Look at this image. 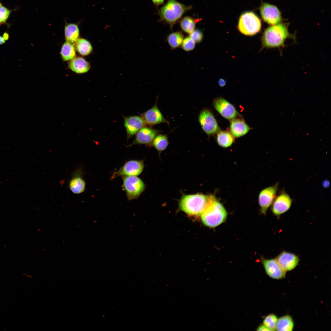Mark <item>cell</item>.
Masks as SVG:
<instances>
[{
	"label": "cell",
	"instance_id": "obj_1",
	"mask_svg": "<svg viewBox=\"0 0 331 331\" xmlns=\"http://www.w3.org/2000/svg\"><path fill=\"white\" fill-rule=\"evenodd\" d=\"M212 195H183L179 202L180 209L191 216L201 215L215 199Z\"/></svg>",
	"mask_w": 331,
	"mask_h": 331
},
{
	"label": "cell",
	"instance_id": "obj_2",
	"mask_svg": "<svg viewBox=\"0 0 331 331\" xmlns=\"http://www.w3.org/2000/svg\"><path fill=\"white\" fill-rule=\"evenodd\" d=\"M288 26L287 23H280L267 28L262 37L263 47L280 48L284 46L287 39L292 38L295 40V35L290 33L288 31Z\"/></svg>",
	"mask_w": 331,
	"mask_h": 331
},
{
	"label": "cell",
	"instance_id": "obj_3",
	"mask_svg": "<svg viewBox=\"0 0 331 331\" xmlns=\"http://www.w3.org/2000/svg\"><path fill=\"white\" fill-rule=\"evenodd\" d=\"M191 6H186L176 0H168L159 11L160 21L168 24L172 29L183 15L191 10Z\"/></svg>",
	"mask_w": 331,
	"mask_h": 331
},
{
	"label": "cell",
	"instance_id": "obj_4",
	"mask_svg": "<svg viewBox=\"0 0 331 331\" xmlns=\"http://www.w3.org/2000/svg\"><path fill=\"white\" fill-rule=\"evenodd\" d=\"M226 211L223 205L215 199L201 215L204 225L211 228L220 225L226 220Z\"/></svg>",
	"mask_w": 331,
	"mask_h": 331
},
{
	"label": "cell",
	"instance_id": "obj_5",
	"mask_svg": "<svg viewBox=\"0 0 331 331\" xmlns=\"http://www.w3.org/2000/svg\"><path fill=\"white\" fill-rule=\"evenodd\" d=\"M261 27V21L254 13L247 12L241 16L238 28L242 34L246 35H253L260 31Z\"/></svg>",
	"mask_w": 331,
	"mask_h": 331
},
{
	"label": "cell",
	"instance_id": "obj_6",
	"mask_svg": "<svg viewBox=\"0 0 331 331\" xmlns=\"http://www.w3.org/2000/svg\"><path fill=\"white\" fill-rule=\"evenodd\" d=\"M122 189L128 200L138 199L146 188L143 181L137 176L122 177Z\"/></svg>",
	"mask_w": 331,
	"mask_h": 331
},
{
	"label": "cell",
	"instance_id": "obj_7",
	"mask_svg": "<svg viewBox=\"0 0 331 331\" xmlns=\"http://www.w3.org/2000/svg\"><path fill=\"white\" fill-rule=\"evenodd\" d=\"M144 167L143 160H131L126 162L110 177L113 180L119 176H138L142 172Z\"/></svg>",
	"mask_w": 331,
	"mask_h": 331
},
{
	"label": "cell",
	"instance_id": "obj_8",
	"mask_svg": "<svg viewBox=\"0 0 331 331\" xmlns=\"http://www.w3.org/2000/svg\"><path fill=\"white\" fill-rule=\"evenodd\" d=\"M198 119L202 128L207 135H212L218 132L219 125L213 114L209 109H203L199 115Z\"/></svg>",
	"mask_w": 331,
	"mask_h": 331
},
{
	"label": "cell",
	"instance_id": "obj_9",
	"mask_svg": "<svg viewBox=\"0 0 331 331\" xmlns=\"http://www.w3.org/2000/svg\"><path fill=\"white\" fill-rule=\"evenodd\" d=\"M279 183L263 189L260 192L258 197L259 203L261 213L265 214L269 207L272 204L276 197Z\"/></svg>",
	"mask_w": 331,
	"mask_h": 331
},
{
	"label": "cell",
	"instance_id": "obj_10",
	"mask_svg": "<svg viewBox=\"0 0 331 331\" xmlns=\"http://www.w3.org/2000/svg\"><path fill=\"white\" fill-rule=\"evenodd\" d=\"M260 11L262 18L268 24L272 25L281 23V14L276 6L264 3L261 6Z\"/></svg>",
	"mask_w": 331,
	"mask_h": 331
},
{
	"label": "cell",
	"instance_id": "obj_11",
	"mask_svg": "<svg viewBox=\"0 0 331 331\" xmlns=\"http://www.w3.org/2000/svg\"><path fill=\"white\" fill-rule=\"evenodd\" d=\"M213 105L215 109L223 117L231 120L238 115L234 107L225 99L219 97L214 99Z\"/></svg>",
	"mask_w": 331,
	"mask_h": 331
},
{
	"label": "cell",
	"instance_id": "obj_12",
	"mask_svg": "<svg viewBox=\"0 0 331 331\" xmlns=\"http://www.w3.org/2000/svg\"><path fill=\"white\" fill-rule=\"evenodd\" d=\"M157 102V101L152 108L142 114L141 116L146 124L149 126H152L162 123H166L169 125V122L164 117L159 109Z\"/></svg>",
	"mask_w": 331,
	"mask_h": 331
},
{
	"label": "cell",
	"instance_id": "obj_13",
	"mask_svg": "<svg viewBox=\"0 0 331 331\" xmlns=\"http://www.w3.org/2000/svg\"><path fill=\"white\" fill-rule=\"evenodd\" d=\"M292 203V200L290 196L285 192H282L275 197L272 203V213L276 216L280 215L290 209Z\"/></svg>",
	"mask_w": 331,
	"mask_h": 331
},
{
	"label": "cell",
	"instance_id": "obj_14",
	"mask_svg": "<svg viewBox=\"0 0 331 331\" xmlns=\"http://www.w3.org/2000/svg\"><path fill=\"white\" fill-rule=\"evenodd\" d=\"M261 261L267 274L276 279L285 277L286 271L281 267L276 259H266L262 258Z\"/></svg>",
	"mask_w": 331,
	"mask_h": 331
},
{
	"label": "cell",
	"instance_id": "obj_15",
	"mask_svg": "<svg viewBox=\"0 0 331 331\" xmlns=\"http://www.w3.org/2000/svg\"><path fill=\"white\" fill-rule=\"evenodd\" d=\"M159 132L160 131L158 130L144 127L136 133L135 140L128 146L140 144L150 146L154 138Z\"/></svg>",
	"mask_w": 331,
	"mask_h": 331
},
{
	"label": "cell",
	"instance_id": "obj_16",
	"mask_svg": "<svg viewBox=\"0 0 331 331\" xmlns=\"http://www.w3.org/2000/svg\"><path fill=\"white\" fill-rule=\"evenodd\" d=\"M124 123L128 139L135 135L146 125L141 116H137L124 117Z\"/></svg>",
	"mask_w": 331,
	"mask_h": 331
},
{
	"label": "cell",
	"instance_id": "obj_17",
	"mask_svg": "<svg viewBox=\"0 0 331 331\" xmlns=\"http://www.w3.org/2000/svg\"><path fill=\"white\" fill-rule=\"evenodd\" d=\"M277 261L286 271L291 270L295 268L299 262L298 257L294 253L283 251L276 258Z\"/></svg>",
	"mask_w": 331,
	"mask_h": 331
},
{
	"label": "cell",
	"instance_id": "obj_18",
	"mask_svg": "<svg viewBox=\"0 0 331 331\" xmlns=\"http://www.w3.org/2000/svg\"><path fill=\"white\" fill-rule=\"evenodd\" d=\"M81 169H78L73 174L69 182V188L74 193L79 194L85 190L86 183L82 177Z\"/></svg>",
	"mask_w": 331,
	"mask_h": 331
},
{
	"label": "cell",
	"instance_id": "obj_19",
	"mask_svg": "<svg viewBox=\"0 0 331 331\" xmlns=\"http://www.w3.org/2000/svg\"><path fill=\"white\" fill-rule=\"evenodd\" d=\"M236 117L231 120L230 128L233 135L238 138L246 134L250 128L242 119Z\"/></svg>",
	"mask_w": 331,
	"mask_h": 331
},
{
	"label": "cell",
	"instance_id": "obj_20",
	"mask_svg": "<svg viewBox=\"0 0 331 331\" xmlns=\"http://www.w3.org/2000/svg\"><path fill=\"white\" fill-rule=\"evenodd\" d=\"M68 66L72 71L78 74L86 73L90 68L89 63L82 57H75L71 60Z\"/></svg>",
	"mask_w": 331,
	"mask_h": 331
},
{
	"label": "cell",
	"instance_id": "obj_21",
	"mask_svg": "<svg viewBox=\"0 0 331 331\" xmlns=\"http://www.w3.org/2000/svg\"><path fill=\"white\" fill-rule=\"evenodd\" d=\"M66 40L72 44L75 43L79 35L78 25L75 23H67L64 27Z\"/></svg>",
	"mask_w": 331,
	"mask_h": 331
},
{
	"label": "cell",
	"instance_id": "obj_22",
	"mask_svg": "<svg viewBox=\"0 0 331 331\" xmlns=\"http://www.w3.org/2000/svg\"><path fill=\"white\" fill-rule=\"evenodd\" d=\"M217 141L218 144L223 147L230 146L234 141V137L228 131H220L218 132Z\"/></svg>",
	"mask_w": 331,
	"mask_h": 331
},
{
	"label": "cell",
	"instance_id": "obj_23",
	"mask_svg": "<svg viewBox=\"0 0 331 331\" xmlns=\"http://www.w3.org/2000/svg\"><path fill=\"white\" fill-rule=\"evenodd\" d=\"M201 20V19H195L189 16H185L181 19L180 26L184 32L189 34L195 29L196 23Z\"/></svg>",
	"mask_w": 331,
	"mask_h": 331
},
{
	"label": "cell",
	"instance_id": "obj_24",
	"mask_svg": "<svg viewBox=\"0 0 331 331\" xmlns=\"http://www.w3.org/2000/svg\"><path fill=\"white\" fill-rule=\"evenodd\" d=\"M293 327L294 322L291 317L286 315L278 319L276 330L290 331L292 330Z\"/></svg>",
	"mask_w": 331,
	"mask_h": 331
},
{
	"label": "cell",
	"instance_id": "obj_25",
	"mask_svg": "<svg viewBox=\"0 0 331 331\" xmlns=\"http://www.w3.org/2000/svg\"><path fill=\"white\" fill-rule=\"evenodd\" d=\"M184 39L182 32L177 31L169 34L167 37V40L171 48L175 49L181 46Z\"/></svg>",
	"mask_w": 331,
	"mask_h": 331
},
{
	"label": "cell",
	"instance_id": "obj_26",
	"mask_svg": "<svg viewBox=\"0 0 331 331\" xmlns=\"http://www.w3.org/2000/svg\"><path fill=\"white\" fill-rule=\"evenodd\" d=\"M75 44L77 51L82 55H88L93 51V48L91 44L85 39L78 38Z\"/></svg>",
	"mask_w": 331,
	"mask_h": 331
},
{
	"label": "cell",
	"instance_id": "obj_27",
	"mask_svg": "<svg viewBox=\"0 0 331 331\" xmlns=\"http://www.w3.org/2000/svg\"><path fill=\"white\" fill-rule=\"evenodd\" d=\"M169 143L166 135L158 134L154 138L150 146H154L160 153L166 148Z\"/></svg>",
	"mask_w": 331,
	"mask_h": 331
},
{
	"label": "cell",
	"instance_id": "obj_28",
	"mask_svg": "<svg viewBox=\"0 0 331 331\" xmlns=\"http://www.w3.org/2000/svg\"><path fill=\"white\" fill-rule=\"evenodd\" d=\"M61 55L64 61H67L73 59L76 56L74 47L72 44L67 41L62 46Z\"/></svg>",
	"mask_w": 331,
	"mask_h": 331
},
{
	"label": "cell",
	"instance_id": "obj_29",
	"mask_svg": "<svg viewBox=\"0 0 331 331\" xmlns=\"http://www.w3.org/2000/svg\"><path fill=\"white\" fill-rule=\"evenodd\" d=\"M278 318L274 314H271L265 317L263 321V324L271 331L276 330Z\"/></svg>",
	"mask_w": 331,
	"mask_h": 331
},
{
	"label": "cell",
	"instance_id": "obj_30",
	"mask_svg": "<svg viewBox=\"0 0 331 331\" xmlns=\"http://www.w3.org/2000/svg\"><path fill=\"white\" fill-rule=\"evenodd\" d=\"M196 46V43L189 36L184 38L181 46L182 49L186 51L193 50Z\"/></svg>",
	"mask_w": 331,
	"mask_h": 331
},
{
	"label": "cell",
	"instance_id": "obj_31",
	"mask_svg": "<svg viewBox=\"0 0 331 331\" xmlns=\"http://www.w3.org/2000/svg\"><path fill=\"white\" fill-rule=\"evenodd\" d=\"M10 13V10L0 3V25L6 22Z\"/></svg>",
	"mask_w": 331,
	"mask_h": 331
},
{
	"label": "cell",
	"instance_id": "obj_32",
	"mask_svg": "<svg viewBox=\"0 0 331 331\" xmlns=\"http://www.w3.org/2000/svg\"><path fill=\"white\" fill-rule=\"evenodd\" d=\"M196 43H200L202 40L203 35L202 32L198 29H195L189 36Z\"/></svg>",
	"mask_w": 331,
	"mask_h": 331
},
{
	"label": "cell",
	"instance_id": "obj_33",
	"mask_svg": "<svg viewBox=\"0 0 331 331\" xmlns=\"http://www.w3.org/2000/svg\"><path fill=\"white\" fill-rule=\"evenodd\" d=\"M257 331H271V330L269 329L266 326L264 325V324L261 325H259L257 329Z\"/></svg>",
	"mask_w": 331,
	"mask_h": 331
},
{
	"label": "cell",
	"instance_id": "obj_34",
	"mask_svg": "<svg viewBox=\"0 0 331 331\" xmlns=\"http://www.w3.org/2000/svg\"><path fill=\"white\" fill-rule=\"evenodd\" d=\"M154 4L157 6L162 4L165 0H151Z\"/></svg>",
	"mask_w": 331,
	"mask_h": 331
},
{
	"label": "cell",
	"instance_id": "obj_35",
	"mask_svg": "<svg viewBox=\"0 0 331 331\" xmlns=\"http://www.w3.org/2000/svg\"><path fill=\"white\" fill-rule=\"evenodd\" d=\"M219 83L220 86H223L226 84V82L223 79H220L219 81Z\"/></svg>",
	"mask_w": 331,
	"mask_h": 331
},
{
	"label": "cell",
	"instance_id": "obj_36",
	"mask_svg": "<svg viewBox=\"0 0 331 331\" xmlns=\"http://www.w3.org/2000/svg\"><path fill=\"white\" fill-rule=\"evenodd\" d=\"M5 40L2 36H0V44H2L5 43Z\"/></svg>",
	"mask_w": 331,
	"mask_h": 331
},
{
	"label": "cell",
	"instance_id": "obj_37",
	"mask_svg": "<svg viewBox=\"0 0 331 331\" xmlns=\"http://www.w3.org/2000/svg\"><path fill=\"white\" fill-rule=\"evenodd\" d=\"M5 40H7L9 37V35L7 33H5L3 36Z\"/></svg>",
	"mask_w": 331,
	"mask_h": 331
}]
</instances>
